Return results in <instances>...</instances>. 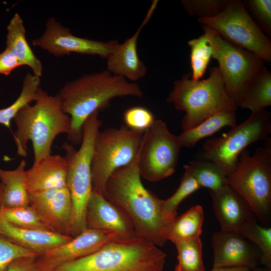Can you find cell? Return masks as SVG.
Returning a JSON list of instances; mask_svg holds the SVG:
<instances>
[{"label": "cell", "instance_id": "6da1fadb", "mask_svg": "<svg viewBox=\"0 0 271 271\" xmlns=\"http://www.w3.org/2000/svg\"><path fill=\"white\" fill-rule=\"evenodd\" d=\"M139 152L132 162L109 176L104 197L128 219L137 236L163 246L168 241L170 228L176 217L165 210L164 200L143 184L138 167Z\"/></svg>", "mask_w": 271, "mask_h": 271}, {"label": "cell", "instance_id": "7a4b0ae2", "mask_svg": "<svg viewBox=\"0 0 271 271\" xmlns=\"http://www.w3.org/2000/svg\"><path fill=\"white\" fill-rule=\"evenodd\" d=\"M143 95L138 84L106 70L66 83L55 96L63 112L70 117L68 140L77 145L82 141L84 123L91 114L107 108L115 98Z\"/></svg>", "mask_w": 271, "mask_h": 271}, {"label": "cell", "instance_id": "3957f363", "mask_svg": "<svg viewBox=\"0 0 271 271\" xmlns=\"http://www.w3.org/2000/svg\"><path fill=\"white\" fill-rule=\"evenodd\" d=\"M17 129L14 139L18 156H27V144L31 141L34 163L51 154L57 136L70 131V116L62 110L56 96L39 88L34 104L23 107L14 118Z\"/></svg>", "mask_w": 271, "mask_h": 271}, {"label": "cell", "instance_id": "277c9868", "mask_svg": "<svg viewBox=\"0 0 271 271\" xmlns=\"http://www.w3.org/2000/svg\"><path fill=\"white\" fill-rule=\"evenodd\" d=\"M166 257L158 246L134 236L112 240L96 252L55 271H164Z\"/></svg>", "mask_w": 271, "mask_h": 271}, {"label": "cell", "instance_id": "5b68a950", "mask_svg": "<svg viewBox=\"0 0 271 271\" xmlns=\"http://www.w3.org/2000/svg\"><path fill=\"white\" fill-rule=\"evenodd\" d=\"M167 100L179 110L185 112L181 122L184 131L220 112L235 111L238 107L226 93L218 67H211L209 76L193 80L191 74H184L174 82Z\"/></svg>", "mask_w": 271, "mask_h": 271}, {"label": "cell", "instance_id": "8992f818", "mask_svg": "<svg viewBox=\"0 0 271 271\" xmlns=\"http://www.w3.org/2000/svg\"><path fill=\"white\" fill-rule=\"evenodd\" d=\"M101 124L98 112H94L84 123L79 149L76 150L72 144L67 142L62 145L67 165V185L72 202V237L86 228V209L93 190L91 163L94 145Z\"/></svg>", "mask_w": 271, "mask_h": 271}, {"label": "cell", "instance_id": "52a82bcc", "mask_svg": "<svg viewBox=\"0 0 271 271\" xmlns=\"http://www.w3.org/2000/svg\"><path fill=\"white\" fill-rule=\"evenodd\" d=\"M226 183L247 202L261 222L268 223L271 216V142L266 140L253 155L245 149L239 155L235 170Z\"/></svg>", "mask_w": 271, "mask_h": 271}, {"label": "cell", "instance_id": "ba28073f", "mask_svg": "<svg viewBox=\"0 0 271 271\" xmlns=\"http://www.w3.org/2000/svg\"><path fill=\"white\" fill-rule=\"evenodd\" d=\"M145 132L131 130L123 125L99 131L96 137L91 163L93 190L103 195L106 183L117 169L136 158Z\"/></svg>", "mask_w": 271, "mask_h": 271}, {"label": "cell", "instance_id": "9c48e42d", "mask_svg": "<svg viewBox=\"0 0 271 271\" xmlns=\"http://www.w3.org/2000/svg\"><path fill=\"white\" fill-rule=\"evenodd\" d=\"M270 132V112L265 110L251 112L245 121L221 137L207 141L200 159L215 163L228 175L235 170L241 153L254 142L267 140Z\"/></svg>", "mask_w": 271, "mask_h": 271}, {"label": "cell", "instance_id": "30bf717a", "mask_svg": "<svg viewBox=\"0 0 271 271\" xmlns=\"http://www.w3.org/2000/svg\"><path fill=\"white\" fill-rule=\"evenodd\" d=\"M224 39L255 54L264 62L271 61V42L245 10L241 1L228 0L224 10L210 18H198Z\"/></svg>", "mask_w": 271, "mask_h": 271}, {"label": "cell", "instance_id": "8fae6325", "mask_svg": "<svg viewBox=\"0 0 271 271\" xmlns=\"http://www.w3.org/2000/svg\"><path fill=\"white\" fill-rule=\"evenodd\" d=\"M182 147L178 136L173 134L165 122L155 120L145 131L140 149L138 167L141 177L154 182L172 175Z\"/></svg>", "mask_w": 271, "mask_h": 271}, {"label": "cell", "instance_id": "7c38bea8", "mask_svg": "<svg viewBox=\"0 0 271 271\" xmlns=\"http://www.w3.org/2000/svg\"><path fill=\"white\" fill-rule=\"evenodd\" d=\"M212 58L219 64L225 91L238 107L253 76L263 66L258 56L223 38L217 32L211 40Z\"/></svg>", "mask_w": 271, "mask_h": 271}, {"label": "cell", "instance_id": "4fadbf2b", "mask_svg": "<svg viewBox=\"0 0 271 271\" xmlns=\"http://www.w3.org/2000/svg\"><path fill=\"white\" fill-rule=\"evenodd\" d=\"M118 44L116 40L102 42L74 36L54 18L47 20L42 35L32 41L34 46L56 57L75 53L97 55L104 59L112 53Z\"/></svg>", "mask_w": 271, "mask_h": 271}, {"label": "cell", "instance_id": "5bb4252c", "mask_svg": "<svg viewBox=\"0 0 271 271\" xmlns=\"http://www.w3.org/2000/svg\"><path fill=\"white\" fill-rule=\"evenodd\" d=\"M118 239L110 233L86 228L68 242L37 255L35 262L38 271H55L60 266L91 254L107 243Z\"/></svg>", "mask_w": 271, "mask_h": 271}, {"label": "cell", "instance_id": "9a60e30c", "mask_svg": "<svg viewBox=\"0 0 271 271\" xmlns=\"http://www.w3.org/2000/svg\"><path fill=\"white\" fill-rule=\"evenodd\" d=\"M29 199L52 231L72 236L73 206L67 186L30 193Z\"/></svg>", "mask_w": 271, "mask_h": 271}, {"label": "cell", "instance_id": "2e32d148", "mask_svg": "<svg viewBox=\"0 0 271 271\" xmlns=\"http://www.w3.org/2000/svg\"><path fill=\"white\" fill-rule=\"evenodd\" d=\"M212 244L213 267L245 266L253 269L261 262L259 249L235 231L221 230L214 233Z\"/></svg>", "mask_w": 271, "mask_h": 271}, {"label": "cell", "instance_id": "e0dca14e", "mask_svg": "<svg viewBox=\"0 0 271 271\" xmlns=\"http://www.w3.org/2000/svg\"><path fill=\"white\" fill-rule=\"evenodd\" d=\"M86 228L115 235L119 239L136 235L133 228L126 216L103 195L92 190L85 212Z\"/></svg>", "mask_w": 271, "mask_h": 271}, {"label": "cell", "instance_id": "ac0fdd59", "mask_svg": "<svg viewBox=\"0 0 271 271\" xmlns=\"http://www.w3.org/2000/svg\"><path fill=\"white\" fill-rule=\"evenodd\" d=\"M158 3L157 0L152 2L144 20L136 32L123 43H118L106 59L107 70L112 74L132 82L143 78L146 75L147 68L138 53V40L142 30L151 18Z\"/></svg>", "mask_w": 271, "mask_h": 271}, {"label": "cell", "instance_id": "d6986e66", "mask_svg": "<svg viewBox=\"0 0 271 271\" xmlns=\"http://www.w3.org/2000/svg\"><path fill=\"white\" fill-rule=\"evenodd\" d=\"M209 193L221 230L237 232L256 217L245 199L230 186L226 185L216 191H209Z\"/></svg>", "mask_w": 271, "mask_h": 271}, {"label": "cell", "instance_id": "ffe728a7", "mask_svg": "<svg viewBox=\"0 0 271 271\" xmlns=\"http://www.w3.org/2000/svg\"><path fill=\"white\" fill-rule=\"evenodd\" d=\"M67 165L64 157L48 155L25 171V183L29 192L67 186Z\"/></svg>", "mask_w": 271, "mask_h": 271}, {"label": "cell", "instance_id": "44dd1931", "mask_svg": "<svg viewBox=\"0 0 271 271\" xmlns=\"http://www.w3.org/2000/svg\"><path fill=\"white\" fill-rule=\"evenodd\" d=\"M0 235L33 251L37 255L66 243L73 237L51 231L18 227L9 223L1 216Z\"/></svg>", "mask_w": 271, "mask_h": 271}, {"label": "cell", "instance_id": "7402d4cb", "mask_svg": "<svg viewBox=\"0 0 271 271\" xmlns=\"http://www.w3.org/2000/svg\"><path fill=\"white\" fill-rule=\"evenodd\" d=\"M7 29L6 48L16 57L23 66H29L33 74L40 78L43 73L42 64L28 43L24 22L19 14H14Z\"/></svg>", "mask_w": 271, "mask_h": 271}, {"label": "cell", "instance_id": "603a6c76", "mask_svg": "<svg viewBox=\"0 0 271 271\" xmlns=\"http://www.w3.org/2000/svg\"><path fill=\"white\" fill-rule=\"evenodd\" d=\"M25 160H22L13 170L0 168L1 202L2 208L26 207L29 205V192L25 183Z\"/></svg>", "mask_w": 271, "mask_h": 271}, {"label": "cell", "instance_id": "cb8c5ba5", "mask_svg": "<svg viewBox=\"0 0 271 271\" xmlns=\"http://www.w3.org/2000/svg\"><path fill=\"white\" fill-rule=\"evenodd\" d=\"M270 105L271 73L263 66L249 82L238 107L256 112Z\"/></svg>", "mask_w": 271, "mask_h": 271}, {"label": "cell", "instance_id": "d4e9b609", "mask_svg": "<svg viewBox=\"0 0 271 271\" xmlns=\"http://www.w3.org/2000/svg\"><path fill=\"white\" fill-rule=\"evenodd\" d=\"M236 120L235 111L218 112L194 127L183 131L178 137L182 147L191 148L200 140L213 135L224 127L235 126Z\"/></svg>", "mask_w": 271, "mask_h": 271}, {"label": "cell", "instance_id": "484cf974", "mask_svg": "<svg viewBox=\"0 0 271 271\" xmlns=\"http://www.w3.org/2000/svg\"><path fill=\"white\" fill-rule=\"evenodd\" d=\"M201 26L204 33L188 42L191 48V78L195 81L200 80L206 71L213 55L211 40L217 32L208 26L202 25Z\"/></svg>", "mask_w": 271, "mask_h": 271}, {"label": "cell", "instance_id": "4316f807", "mask_svg": "<svg viewBox=\"0 0 271 271\" xmlns=\"http://www.w3.org/2000/svg\"><path fill=\"white\" fill-rule=\"evenodd\" d=\"M204 214L201 206L195 205L173 221L168 240L174 244L183 240L200 237Z\"/></svg>", "mask_w": 271, "mask_h": 271}, {"label": "cell", "instance_id": "83f0119b", "mask_svg": "<svg viewBox=\"0 0 271 271\" xmlns=\"http://www.w3.org/2000/svg\"><path fill=\"white\" fill-rule=\"evenodd\" d=\"M188 165L201 187L208 188L210 191H216L227 185V175L215 163L197 159L190 161Z\"/></svg>", "mask_w": 271, "mask_h": 271}, {"label": "cell", "instance_id": "f1b7e54d", "mask_svg": "<svg viewBox=\"0 0 271 271\" xmlns=\"http://www.w3.org/2000/svg\"><path fill=\"white\" fill-rule=\"evenodd\" d=\"M40 78L27 73L24 78L21 93L17 99L10 106L0 109V124L11 128V120L25 106L35 101L40 85Z\"/></svg>", "mask_w": 271, "mask_h": 271}, {"label": "cell", "instance_id": "f546056e", "mask_svg": "<svg viewBox=\"0 0 271 271\" xmlns=\"http://www.w3.org/2000/svg\"><path fill=\"white\" fill-rule=\"evenodd\" d=\"M236 232L259 249L261 253V263L271 269V228L260 225L254 217Z\"/></svg>", "mask_w": 271, "mask_h": 271}, {"label": "cell", "instance_id": "4dcf8cb0", "mask_svg": "<svg viewBox=\"0 0 271 271\" xmlns=\"http://www.w3.org/2000/svg\"><path fill=\"white\" fill-rule=\"evenodd\" d=\"M175 245L178 252L175 271H205L200 237L180 241Z\"/></svg>", "mask_w": 271, "mask_h": 271}, {"label": "cell", "instance_id": "1f68e13d", "mask_svg": "<svg viewBox=\"0 0 271 271\" xmlns=\"http://www.w3.org/2000/svg\"><path fill=\"white\" fill-rule=\"evenodd\" d=\"M0 216L9 223L18 227L52 231L37 211L30 205L12 208H2Z\"/></svg>", "mask_w": 271, "mask_h": 271}, {"label": "cell", "instance_id": "d6a6232c", "mask_svg": "<svg viewBox=\"0 0 271 271\" xmlns=\"http://www.w3.org/2000/svg\"><path fill=\"white\" fill-rule=\"evenodd\" d=\"M184 173L175 192L163 200L165 210L174 217H177V210L181 202L187 196L197 191L201 186L192 173L188 164L184 165Z\"/></svg>", "mask_w": 271, "mask_h": 271}, {"label": "cell", "instance_id": "836d02e7", "mask_svg": "<svg viewBox=\"0 0 271 271\" xmlns=\"http://www.w3.org/2000/svg\"><path fill=\"white\" fill-rule=\"evenodd\" d=\"M245 10L251 18L261 29L271 36V1L245 0L242 1Z\"/></svg>", "mask_w": 271, "mask_h": 271}, {"label": "cell", "instance_id": "e575fe53", "mask_svg": "<svg viewBox=\"0 0 271 271\" xmlns=\"http://www.w3.org/2000/svg\"><path fill=\"white\" fill-rule=\"evenodd\" d=\"M228 0H183L181 3L188 14L198 18H210L220 13Z\"/></svg>", "mask_w": 271, "mask_h": 271}, {"label": "cell", "instance_id": "d590c367", "mask_svg": "<svg viewBox=\"0 0 271 271\" xmlns=\"http://www.w3.org/2000/svg\"><path fill=\"white\" fill-rule=\"evenodd\" d=\"M125 125L128 128L145 132L152 125L155 119L152 112L146 107L136 106L126 109L123 115Z\"/></svg>", "mask_w": 271, "mask_h": 271}, {"label": "cell", "instance_id": "8d00e7d4", "mask_svg": "<svg viewBox=\"0 0 271 271\" xmlns=\"http://www.w3.org/2000/svg\"><path fill=\"white\" fill-rule=\"evenodd\" d=\"M37 256L33 251L0 235V271H8L10 264L17 258Z\"/></svg>", "mask_w": 271, "mask_h": 271}, {"label": "cell", "instance_id": "74e56055", "mask_svg": "<svg viewBox=\"0 0 271 271\" xmlns=\"http://www.w3.org/2000/svg\"><path fill=\"white\" fill-rule=\"evenodd\" d=\"M23 66L16 57L8 49L0 53V74L9 75L16 68Z\"/></svg>", "mask_w": 271, "mask_h": 271}, {"label": "cell", "instance_id": "f35d334b", "mask_svg": "<svg viewBox=\"0 0 271 271\" xmlns=\"http://www.w3.org/2000/svg\"><path fill=\"white\" fill-rule=\"evenodd\" d=\"M36 256L24 257L13 260L8 271H38L36 262Z\"/></svg>", "mask_w": 271, "mask_h": 271}, {"label": "cell", "instance_id": "ab89813d", "mask_svg": "<svg viewBox=\"0 0 271 271\" xmlns=\"http://www.w3.org/2000/svg\"><path fill=\"white\" fill-rule=\"evenodd\" d=\"M252 269L245 266H231L213 267L211 271H251Z\"/></svg>", "mask_w": 271, "mask_h": 271}, {"label": "cell", "instance_id": "60d3db41", "mask_svg": "<svg viewBox=\"0 0 271 271\" xmlns=\"http://www.w3.org/2000/svg\"><path fill=\"white\" fill-rule=\"evenodd\" d=\"M271 269H268L266 267L262 268H255L251 270V271H270Z\"/></svg>", "mask_w": 271, "mask_h": 271}, {"label": "cell", "instance_id": "b9f144b4", "mask_svg": "<svg viewBox=\"0 0 271 271\" xmlns=\"http://www.w3.org/2000/svg\"><path fill=\"white\" fill-rule=\"evenodd\" d=\"M1 184L0 182V214H1V210L2 209V207L1 202Z\"/></svg>", "mask_w": 271, "mask_h": 271}]
</instances>
